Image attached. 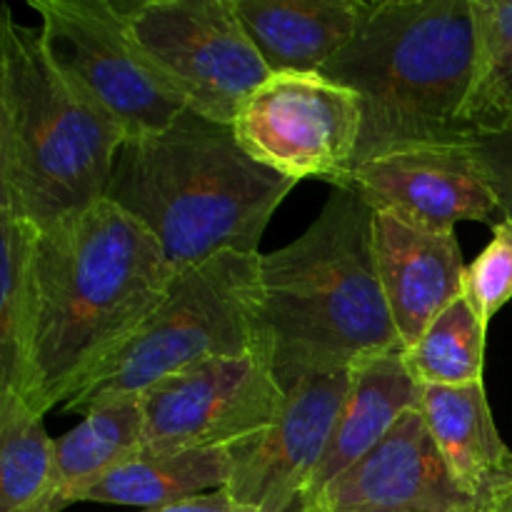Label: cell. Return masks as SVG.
Instances as JSON below:
<instances>
[{"label":"cell","mask_w":512,"mask_h":512,"mask_svg":"<svg viewBox=\"0 0 512 512\" xmlns=\"http://www.w3.org/2000/svg\"><path fill=\"white\" fill-rule=\"evenodd\" d=\"M488 325L465 295L443 310L403 350V363L420 388H468L483 383Z\"/></svg>","instance_id":"603a6c76"},{"label":"cell","mask_w":512,"mask_h":512,"mask_svg":"<svg viewBox=\"0 0 512 512\" xmlns=\"http://www.w3.org/2000/svg\"><path fill=\"white\" fill-rule=\"evenodd\" d=\"M473 150L498 195L503 215L512 220V133L478 138L473 143Z\"/></svg>","instance_id":"d4e9b609"},{"label":"cell","mask_w":512,"mask_h":512,"mask_svg":"<svg viewBox=\"0 0 512 512\" xmlns=\"http://www.w3.org/2000/svg\"><path fill=\"white\" fill-rule=\"evenodd\" d=\"M20 395L0 393V512H48L55 438Z\"/></svg>","instance_id":"7402d4cb"},{"label":"cell","mask_w":512,"mask_h":512,"mask_svg":"<svg viewBox=\"0 0 512 512\" xmlns=\"http://www.w3.org/2000/svg\"><path fill=\"white\" fill-rule=\"evenodd\" d=\"M233 475V450L198 448L150 453L140 450L85 490L80 503L130 505L150 510L195 495L223 490Z\"/></svg>","instance_id":"d6986e66"},{"label":"cell","mask_w":512,"mask_h":512,"mask_svg":"<svg viewBox=\"0 0 512 512\" xmlns=\"http://www.w3.org/2000/svg\"><path fill=\"white\" fill-rule=\"evenodd\" d=\"M145 415L140 398L100 405L73 430L55 438V473L48 512L80 503L85 490L143 450Z\"/></svg>","instance_id":"ffe728a7"},{"label":"cell","mask_w":512,"mask_h":512,"mask_svg":"<svg viewBox=\"0 0 512 512\" xmlns=\"http://www.w3.org/2000/svg\"><path fill=\"white\" fill-rule=\"evenodd\" d=\"M295 185L255 163L233 125L188 108L170 128L125 140L105 200L158 240L178 275L225 250L260 253Z\"/></svg>","instance_id":"3957f363"},{"label":"cell","mask_w":512,"mask_h":512,"mask_svg":"<svg viewBox=\"0 0 512 512\" xmlns=\"http://www.w3.org/2000/svg\"><path fill=\"white\" fill-rule=\"evenodd\" d=\"M333 512H395V510H333Z\"/></svg>","instance_id":"83f0119b"},{"label":"cell","mask_w":512,"mask_h":512,"mask_svg":"<svg viewBox=\"0 0 512 512\" xmlns=\"http://www.w3.org/2000/svg\"><path fill=\"white\" fill-rule=\"evenodd\" d=\"M128 140L118 120L50 55L40 25L0 18V203L40 230L105 198Z\"/></svg>","instance_id":"277c9868"},{"label":"cell","mask_w":512,"mask_h":512,"mask_svg":"<svg viewBox=\"0 0 512 512\" xmlns=\"http://www.w3.org/2000/svg\"><path fill=\"white\" fill-rule=\"evenodd\" d=\"M475 60L463 125L478 138L512 133V0H473Z\"/></svg>","instance_id":"44dd1931"},{"label":"cell","mask_w":512,"mask_h":512,"mask_svg":"<svg viewBox=\"0 0 512 512\" xmlns=\"http://www.w3.org/2000/svg\"><path fill=\"white\" fill-rule=\"evenodd\" d=\"M240 148L263 168L300 183L345 188L363 135L358 93L323 73H273L233 118Z\"/></svg>","instance_id":"ba28073f"},{"label":"cell","mask_w":512,"mask_h":512,"mask_svg":"<svg viewBox=\"0 0 512 512\" xmlns=\"http://www.w3.org/2000/svg\"><path fill=\"white\" fill-rule=\"evenodd\" d=\"M260 255L225 253L173 278L163 303L133 338L63 405V413L140 398L168 375L218 358L263 350L258 325Z\"/></svg>","instance_id":"8992f818"},{"label":"cell","mask_w":512,"mask_h":512,"mask_svg":"<svg viewBox=\"0 0 512 512\" xmlns=\"http://www.w3.org/2000/svg\"><path fill=\"white\" fill-rule=\"evenodd\" d=\"M488 512H512V490L505 493L500 500H495V505Z\"/></svg>","instance_id":"4316f807"},{"label":"cell","mask_w":512,"mask_h":512,"mask_svg":"<svg viewBox=\"0 0 512 512\" xmlns=\"http://www.w3.org/2000/svg\"><path fill=\"white\" fill-rule=\"evenodd\" d=\"M465 298L485 325L512 300V220L495 225L488 248L468 265Z\"/></svg>","instance_id":"cb8c5ba5"},{"label":"cell","mask_w":512,"mask_h":512,"mask_svg":"<svg viewBox=\"0 0 512 512\" xmlns=\"http://www.w3.org/2000/svg\"><path fill=\"white\" fill-rule=\"evenodd\" d=\"M283 400L285 390L263 350L193 365L140 395L143 450H233L265 433Z\"/></svg>","instance_id":"30bf717a"},{"label":"cell","mask_w":512,"mask_h":512,"mask_svg":"<svg viewBox=\"0 0 512 512\" xmlns=\"http://www.w3.org/2000/svg\"><path fill=\"white\" fill-rule=\"evenodd\" d=\"M418 403L420 385L405 368L403 353L370 360L355 368L350 395L335 423L333 438L298 510H308L335 478L360 463L408 410L418 408Z\"/></svg>","instance_id":"e0dca14e"},{"label":"cell","mask_w":512,"mask_h":512,"mask_svg":"<svg viewBox=\"0 0 512 512\" xmlns=\"http://www.w3.org/2000/svg\"><path fill=\"white\" fill-rule=\"evenodd\" d=\"M258 325L283 390L403 353L373 255V210L333 188L318 218L260 255Z\"/></svg>","instance_id":"7a4b0ae2"},{"label":"cell","mask_w":512,"mask_h":512,"mask_svg":"<svg viewBox=\"0 0 512 512\" xmlns=\"http://www.w3.org/2000/svg\"><path fill=\"white\" fill-rule=\"evenodd\" d=\"M40 243L43 230L0 203V393L25 398L40 320Z\"/></svg>","instance_id":"ac0fdd59"},{"label":"cell","mask_w":512,"mask_h":512,"mask_svg":"<svg viewBox=\"0 0 512 512\" xmlns=\"http://www.w3.org/2000/svg\"><path fill=\"white\" fill-rule=\"evenodd\" d=\"M373 255L390 315L405 348L460 295H465L463 248L455 230H428L373 210Z\"/></svg>","instance_id":"5bb4252c"},{"label":"cell","mask_w":512,"mask_h":512,"mask_svg":"<svg viewBox=\"0 0 512 512\" xmlns=\"http://www.w3.org/2000/svg\"><path fill=\"white\" fill-rule=\"evenodd\" d=\"M43 40L68 70L128 133V138L170 128L188 110L130 30L120 3L110 0H30Z\"/></svg>","instance_id":"52a82bcc"},{"label":"cell","mask_w":512,"mask_h":512,"mask_svg":"<svg viewBox=\"0 0 512 512\" xmlns=\"http://www.w3.org/2000/svg\"><path fill=\"white\" fill-rule=\"evenodd\" d=\"M423 413L440 455L460 488L485 508L512 490V450L500 438L485 383L420 388Z\"/></svg>","instance_id":"9a60e30c"},{"label":"cell","mask_w":512,"mask_h":512,"mask_svg":"<svg viewBox=\"0 0 512 512\" xmlns=\"http://www.w3.org/2000/svg\"><path fill=\"white\" fill-rule=\"evenodd\" d=\"M273 73H323L358 33L363 0H233Z\"/></svg>","instance_id":"2e32d148"},{"label":"cell","mask_w":512,"mask_h":512,"mask_svg":"<svg viewBox=\"0 0 512 512\" xmlns=\"http://www.w3.org/2000/svg\"><path fill=\"white\" fill-rule=\"evenodd\" d=\"M473 60V0L365 3L355 38L323 68L363 103L355 165L413 145L473 143L463 125Z\"/></svg>","instance_id":"5b68a950"},{"label":"cell","mask_w":512,"mask_h":512,"mask_svg":"<svg viewBox=\"0 0 512 512\" xmlns=\"http://www.w3.org/2000/svg\"><path fill=\"white\" fill-rule=\"evenodd\" d=\"M395 510V512H488L450 473L433 433L418 408L323 490L308 510Z\"/></svg>","instance_id":"4fadbf2b"},{"label":"cell","mask_w":512,"mask_h":512,"mask_svg":"<svg viewBox=\"0 0 512 512\" xmlns=\"http://www.w3.org/2000/svg\"><path fill=\"white\" fill-rule=\"evenodd\" d=\"M345 190L428 230L505 220L500 200L470 145H413L355 165Z\"/></svg>","instance_id":"8fae6325"},{"label":"cell","mask_w":512,"mask_h":512,"mask_svg":"<svg viewBox=\"0 0 512 512\" xmlns=\"http://www.w3.org/2000/svg\"><path fill=\"white\" fill-rule=\"evenodd\" d=\"M130 30L190 110L233 123L235 110L273 75L233 0L120 3Z\"/></svg>","instance_id":"9c48e42d"},{"label":"cell","mask_w":512,"mask_h":512,"mask_svg":"<svg viewBox=\"0 0 512 512\" xmlns=\"http://www.w3.org/2000/svg\"><path fill=\"white\" fill-rule=\"evenodd\" d=\"M353 385V370L310 375L285 390L283 408L265 433L233 448L225 493L263 512H295L328 450Z\"/></svg>","instance_id":"7c38bea8"},{"label":"cell","mask_w":512,"mask_h":512,"mask_svg":"<svg viewBox=\"0 0 512 512\" xmlns=\"http://www.w3.org/2000/svg\"><path fill=\"white\" fill-rule=\"evenodd\" d=\"M175 270L110 200L43 230L40 320L25 403L63 408L163 303Z\"/></svg>","instance_id":"6da1fadb"},{"label":"cell","mask_w":512,"mask_h":512,"mask_svg":"<svg viewBox=\"0 0 512 512\" xmlns=\"http://www.w3.org/2000/svg\"><path fill=\"white\" fill-rule=\"evenodd\" d=\"M138 512H263L253 505L238 503L233 495H228L225 490H213V493L195 495V498L180 500V503L163 505V508H150V510H138Z\"/></svg>","instance_id":"484cf974"}]
</instances>
